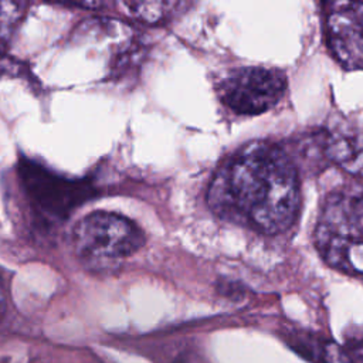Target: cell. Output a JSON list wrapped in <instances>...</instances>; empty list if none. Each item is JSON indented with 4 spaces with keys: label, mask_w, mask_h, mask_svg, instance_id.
<instances>
[{
    "label": "cell",
    "mask_w": 363,
    "mask_h": 363,
    "mask_svg": "<svg viewBox=\"0 0 363 363\" xmlns=\"http://www.w3.org/2000/svg\"><path fill=\"white\" fill-rule=\"evenodd\" d=\"M208 201L221 217L265 234L282 233L291 227L299 207L295 162L278 145L250 143L217 172Z\"/></svg>",
    "instance_id": "1"
},
{
    "label": "cell",
    "mask_w": 363,
    "mask_h": 363,
    "mask_svg": "<svg viewBox=\"0 0 363 363\" xmlns=\"http://www.w3.org/2000/svg\"><path fill=\"white\" fill-rule=\"evenodd\" d=\"M315 241L330 267L363 278V186H346L326 197Z\"/></svg>",
    "instance_id": "2"
},
{
    "label": "cell",
    "mask_w": 363,
    "mask_h": 363,
    "mask_svg": "<svg viewBox=\"0 0 363 363\" xmlns=\"http://www.w3.org/2000/svg\"><path fill=\"white\" fill-rule=\"evenodd\" d=\"M72 244L86 262H115L133 255L145 244V234L121 214L95 211L75 224Z\"/></svg>",
    "instance_id": "3"
},
{
    "label": "cell",
    "mask_w": 363,
    "mask_h": 363,
    "mask_svg": "<svg viewBox=\"0 0 363 363\" xmlns=\"http://www.w3.org/2000/svg\"><path fill=\"white\" fill-rule=\"evenodd\" d=\"M285 88V74L268 67L231 69L217 86L221 101L240 115H258L271 109L282 98Z\"/></svg>",
    "instance_id": "4"
},
{
    "label": "cell",
    "mask_w": 363,
    "mask_h": 363,
    "mask_svg": "<svg viewBox=\"0 0 363 363\" xmlns=\"http://www.w3.org/2000/svg\"><path fill=\"white\" fill-rule=\"evenodd\" d=\"M20 176L33 206L51 220L67 218L94 194L86 182L65 179L28 159L20 162Z\"/></svg>",
    "instance_id": "5"
},
{
    "label": "cell",
    "mask_w": 363,
    "mask_h": 363,
    "mask_svg": "<svg viewBox=\"0 0 363 363\" xmlns=\"http://www.w3.org/2000/svg\"><path fill=\"white\" fill-rule=\"evenodd\" d=\"M328 44L335 58L349 69L363 68V1L326 4Z\"/></svg>",
    "instance_id": "6"
},
{
    "label": "cell",
    "mask_w": 363,
    "mask_h": 363,
    "mask_svg": "<svg viewBox=\"0 0 363 363\" xmlns=\"http://www.w3.org/2000/svg\"><path fill=\"white\" fill-rule=\"evenodd\" d=\"M323 153L345 172L363 177V125H340L323 138Z\"/></svg>",
    "instance_id": "7"
},
{
    "label": "cell",
    "mask_w": 363,
    "mask_h": 363,
    "mask_svg": "<svg viewBox=\"0 0 363 363\" xmlns=\"http://www.w3.org/2000/svg\"><path fill=\"white\" fill-rule=\"evenodd\" d=\"M24 4L17 1H0V52L6 47L11 37L21 14L24 11Z\"/></svg>",
    "instance_id": "8"
},
{
    "label": "cell",
    "mask_w": 363,
    "mask_h": 363,
    "mask_svg": "<svg viewBox=\"0 0 363 363\" xmlns=\"http://www.w3.org/2000/svg\"><path fill=\"white\" fill-rule=\"evenodd\" d=\"M130 13L140 20L145 21H157L162 20L167 13L169 9L176 7V3L170 1H138V3H125Z\"/></svg>",
    "instance_id": "9"
},
{
    "label": "cell",
    "mask_w": 363,
    "mask_h": 363,
    "mask_svg": "<svg viewBox=\"0 0 363 363\" xmlns=\"http://www.w3.org/2000/svg\"><path fill=\"white\" fill-rule=\"evenodd\" d=\"M319 363H354L350 352L335 342H323Z\"/></svg>",
    "instance_id": "10"
},
{
    "label": "cell",
    "mask_w": 363,
    "mask_h": 363,
    "mask_svg": "<svg viewBox=\"0 0 363 363\" xmlns=\"http://www.w3.org/2000/svg\"><path fill=\"white\" fill-rule=\"evenodd\" d=\"M4 308H6V299H4V292H3V288L0 285V319L4 313Z\"/></svg>",
    "instance_id": "11"
}]
</instances>
